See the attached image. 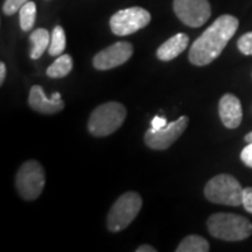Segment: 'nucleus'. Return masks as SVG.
Returning <instances> with one entry per match:
<instances>
[{
	"mask_svg": "<svg viewBox=\"0 0 252 252\" xmlns=\"http://www.w3.org/2000/svg\"><path fill=\"white\" fill-rule=\"evenodd\" d=\"M238 19L234 15L224 14L217 18L195 40L189 50V61L197 67L209 64L222 54L223 49L238 30Z\"/></svg>",
	"mask_w": 252,
	"mask_h": 252,
	"instance_id": "1",
	"label": "nucleus"
},
{
	"mask_svg": "<svg viewBox=\"0 0 252 252\" xmlns=\"http://www.w3.org/2000/svg\"><path fill=\"white\" fill-rule=\"evenodd\" d=\"M167 125H168V123H167L166 119L160 117V116H156L152 119V128H154V130H161V128L166 127Z\"/></svg>",
	"mask_w": 252,
	"mask_h": 252,
	"instance_id": "23",
	"label": "nucleus"
},
{
	"mask_svg": "<svg viewBox=\"0 0 252 252\" xmlns=\"http://www.w3.org/2000/svg\"><path fill=\"white\" fill-rule=\"evenodd\" d=\"M245 141H247V143H252V131L250 132V133H248L247 135H245Z\"/></svg>",
	"mask_w": 252,
	"mask_h": 252,
	"instance_id": "26",
	"label": "nucleus"
},
{
	"mask_svg": "<svg viewBox=\"0 0 252 252\" xmlns=\"http://www.w3.org/2000/svg\"><path fill=\"white\" fill-rule=\"evenodd\" d=\"M72 69V59L70 55L62 54L47 69V76L50 78L65 77Z\"/></svg>",
	"mask_w": 252,
	"mask_h": 252,
	"instance_id": "15",
	"label": "nucleus"
},
{
	"mask_svg": "<svg viewBox=\"0 0 252 252\" xmlns=\"http://www.w3.org/2000/svg\"><path fill=\"white\" fill-rule=\"evenodd\" d=\"M5 77H6V65L4 62H1L0 63V84H1V86L2 83H4Z\"/></svg>",
	"mask_w": 252,
	"mask_h": 252,
	"instance_id": "24",
	"label": "nucleus"
},
{
	"mask_svg": "<svg viewBox=\"0 0 252 252\" xmlns=\"http://www.w3.org/2000/svg\"><path fill=\"white\" fill-rule=\"evenodd\" d=\"M210 245L207 239L197 235L187 236L176 248V252H208Z\"/></svg>",
	"mask_w": 252,
	"mask_h": 252,
	"instance_id": "16",
	"label": "nucleus"
},
{
	"mask_svg": "<svg viewBox=\"0 0 252 252\" xmlns=\"http://www.w3.org/2000/svg\"><path fill=\"white\" fill-rule=\"evenodd\" d=\"M141 206L143 200L138 193L127 191L123 194L110 209L106 220L108 229L112 232H118L127 228L138 216Z\"/></svg>",
	"mask_w": 252,
	"mask_h": 252,
	"instance_id": "5",
	"label": "nucleus"
},
{
	"mask_svg": "<svg viewBox=\"0 0 252 252\" xmlns=\"http://www.w3.org/2000/svg\"><path fill=\"white\" fill-rule=\"evenodd\" d=\"M209 234L215 238L228 242L243 241L252 234V223L247 217L236 214L217 213L208 219Z\"/></svg>",
	"mask_w": 252,
	"mask_h": 252,
	"instance_id": "2",
	"label": "nucleus"
},
{
	"mask_svg": "<svg viewBox=\"0 0 252 252\" xmlns=\"http://www.w3.org/2000/svg\"><path fill=\"white\" fill-rule=\"evenodd\" d=\"M137 252H157V249L151 245H141L137 249Z\"/></svg>",
	"mask_w": 252,
	"mask_h": 252,
	"instance_id": "25",
	"label": "nucleus"
},
{
	"mask_svg": "<svg viewBox=\"0 0 252 252\" xmlns=\"http://www.w3.org/2000/svg\"><path fill=\"white\" fill-rule=\"evenodd\" d=\"M219 113L223 125L228 128H236L243 118L242 104L235 94H225L219 103Z\"/></svg>",
	"mask_w": 252,
	"mask_h": 252,
	"instance_id": "12",
	"label": "nucleus"
},
{
	"mask_svg": "<svg viewBox=\"0 0 252 252\" xmlns=\"http://www.w3.org/2000/svg\"><path fill=\"white\" fill-rule=\"evenodd\" d=\"M36 18V6L33 1H28L20 9V27L24 32L33 28Z\"/></svg>",
	"mask_w": 252,
	"mask_h": 252,
	"instance_id": "18",
	"label": "nucleus"
},
{
	"mask_svg": "<svg viewBox=\"0 0 252 252\" xmlns=\"http://www.w3.org/2000/svg\"><path fill=\"white\" fill-rule=\"evenodd\" d=\"M132 54L133 46L130 42L119 41L94 55V67L97 70H109L124 64L130 60Z\"/></svg>",
	"mask_w": 252,
	"mask_h": 252,
	"instance_id": "10",
	"label": "nucleus"
},
{
	"mask_svg": "<svg viewBox=\"0 0 252 252\" xmlns=\"http://www.w3.org/2000/svg\"><path fill=\"white\" fill-rule=\"evenodd\" d=\"M243 187L234 176L220 174L206 185L204 195L213 203L238 207L243 202Z\"/></svg>",
	"mask_w": 252,
	"mask_h": 252,
	"instance_id": "4",
	"label": "nucleus"
},
{
	"mask_svg": "<svg viewBox=\"0 0 252 252\" xmlns=\"http://www.w3.org/2000/svg\"><path fill=\"white\" fill-rule=\"evenodd\" d=\"M28 103L34 111L42 113V115H54L64 109V102L61 99V94L55 93L48 98L40 86L32 87Z\"/></svg>",
	"mask_w": 252,
	"mask_h": 252,
	"instance_id": "11",
	"label": "nucleus"
},
{
	"mask_svg": "<svg viewBox=\"0 0 252 252\" xmlns=\"http://www.w3.org/2000/svg\"><path fill=\"white\" fill-rule=\"evenodd\" d=\"M189 37L185 33H178L166 42H163L157 50V56L160 61H172L185 52L188 47Z\"/></svg>",
	"mask_w": 252,
	"mask_h": 252,
	"instance_id": "13",
	"label": "nucleus"
},
{
	"mask_svg": "<svg viewBox=\"0 0 252 252\" xmlns=\"http://www.w3.org/2000/svg\"><path fill=\"white\" fill-rule=\"evenodd\" d=\"M188 124L189 118L187 116H181L178 121L169 123L161 130H154L151 127L145 133V143L152 150H167L181 137Z\"/></svg>",
	"mask_w": 252,
	"mask_h": 252,
	"instance_id": "8",
	"label": "nucleus"
},
{
	"mask_svg": "<svg viewBox=\"0 0 252 252\" xmlns=\"http://www.w3.org/2000/svg\"><path fill=\"white\" fill-rule=\"evenodd\" d=\"M28 1L30 0H5L2 11L6 15H13L18 11H20L21 7Z\"/></svg>",
	"mask_w": 252,
	"mask_h": 252,
	"instance_id": "20",
	"label": "nucleus"
},
{
	"mask_svg": "<svg viewBox=\"0 0 252 252\" xmlns=\"http://www.w3.org/2000/svg\"><path fill=\"white\" fill-rule=\"evenodd\" d=\"M241 160L248 167L252 168V143H248L241 153Z\"/></svg>",
	"mask_w": 252,
	"mask_h": 252,
	"instance_id": "21",
	"label": "nucleus"
},
{
	"mask_svg": "<svg viewBox=\"0 0 252 252\" xmlns=\"http://www.w3.org/2000/svg\"><path fill=\"white\" fill-rule=\"evenodd\" d=\"M65 45H67V40H65L64 30L61 26H56L53 30L52 40H50V45L48 48V53L50 56H60L64 52Z\"/></svg>",
	"mask_w": 252,
	"mask_h": 252,
	"instance_id": "17",
	"label": "nucleus"
},
{
	"mask_svg": "<svg viewBox=\"0 0 252 252\" xmlns=\"http://www.w3.org/2000/svg\"><path fill=\"white\" fill-rule=\"evenodd\" d=\"M126 118V108L118 102L97 106L88 122V130L94 137H106L116 132Z\"/></svg>",
	"mask_w": 252,
	"mask_h": 252,
	"instance_id": "3",
	"label": "nucleus"
},
{
	"mask_svg": "<svg viewBox=\"0 0 252 252\" xmlns=\"http://www.w3.org/2000/svg\"><path fill=\"white\" fill-rule=\"evenodd\" d=\"M45 184V171L36 160H28L19 168L15 178V186L19 195L24 200L33 201L39 197L42 193Z\"/></svg>",
	"mask_w": 252,
	"mask_h": 252,
	"instance_id": "6",
	"label": "nucleus"
},
{
	"mask_svg": "<svg viewBox=\"0 0 252 252\" xmlns=\"http://www.w3.org/2000/svg\"><path fill=\"white\" fill-rule=\"evenodd\" d=\"M173 8L182 23L194 28L206 24L212 15L208 0H174Z\"/></svg>",
	"mask_w": 252,
	"mask_h": 252,
	"instance_id": "9",
	"label": "nucleus"
},
{
	"mask_svg": "<svg viewBox=\"0 0 252 252\" xmlns=\"http://www.w3.org/2000/svg\"><path fill=\"white\" fill-rule=\"evenodd\" d=\"M239 52L244 55H252V32L245 33L237 41Z\"/></svg>",
	"mask_w": 252,
	"mask_h": 252,
	"instance_id": "19",
	"label": "nucleus"
},
{
	"mask_svg": "<svg viewBox=\"0 0 252 252\" xmlns=\"http://www.w3.org/2000/svg\"><path fill=\"white\" fill-rule=\"evenodd\" d=\"M151 21L149 11L141 7H130L122 9L110 19V28L118 36L130 35L141 28L146 27Z\"/></svg>",
	"mask_w": 252,
	"mask_h": 252,
	"instance_id": "7",
	"label": "nucleus"
},
{
	"mask_svg": "<svg viewBox=\"0 0 252 252\" xmlns=\"http://www.w3.org/2000/svg\"><path fill=\"white\" fill-rule=\"evenodd\" d=\"M32 49H31V58L33 60L40 59L46 52L47 48H49L50 45V35L49 32L45 28H37L33 31V33L30 36Z\"/></svg>",
	"mask_w": 252,
	"mask_h": 252,
	"instance_id": "14",
	"label": "nucleus"
},
{
	"mask_svg": "<svg viewBox=\"0 0 252 252\" xmlns=\"http://www.w3.org/2000/svg\"><path fill=\"white\" fill-rule=\"evenodd\" d=\"M243 207L245 208V210L252 214V187H248L244 188L243 190Z\"/></svg>",
	"mask_w": 252,
	"mask_h": 252,
	"instance_id": "22",
	"label": "nucleus"
}]
</instances>
